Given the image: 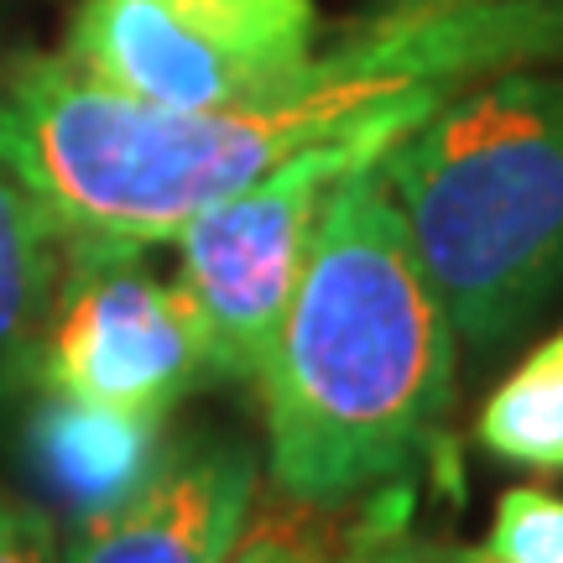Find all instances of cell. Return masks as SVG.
<instances>
[{
	"instance_id": "cell-1",
	"label": "cell",
	"mask_w": 563,
	"mask_h": 563,
	"mask_svg": "<svg viewBox=\"0 0 563 563\" xmlns=\"http://www.w3.org/2000/svg\"><path fill=\"white\" fill-rule=\"evenodd\" d=\"M543 58H563V0L350 21L302 89L235 110H167L104 89L63 53H16L0 63V141L68 262H110L173 245L199 209L298 152Z\"/></svg>"
},
{
	"instance_id": "cell-2",
	"label": "cell",
	"mask_w": 563,
	"mask_h": 563,
	"mask_svg": "<svg viewBox=\"0 0 563 563\" xmlns=\"http://www.w3.org/2000/svg\"><path fill=\"white\" fill-rule=\"evenodd\" d=\"M454 323L376 162L329 194L256 371L266 475L302 506H355L407 485L443 449Z\"/></svg>"
},
{
	"instance_id": "cell-3",
	"label": "cell",
	"mask_w": 563,
	"mask_h": 563,
	"mask_svg": "<svg viewBox=\"0 0 563 563\" xmlns=\"http://www.w3.org/2000/svg\"><path fill=\"white\" fill-rule=\"evenodd\" d=\"M376 173L470 350L511 344L563 292V74L464 84Z\"/></svg>"
},
{
	"instance_id": "cell-4",
	"label": "cell",
	"mask_w": 563,
	"mask_h": 563,
	"mask_svg": "<svg viewBox=\"0 0 563 563\" xmlns=\"http://www.w3.org/2000/svg\"><path fill=\"white\" fill-rule=\"evenodd\" d=\"M433 110H397L340 141L298 152L256 183L199 209L173 235L178 287L199 313L214 382H256L266 350L277 340L282 313H287V298L298 287V272L308 262L329 194L355 167L382 157L418 121H428Z\"/></svg>"
},
{
	"instance_id": "cell-5",
	"label": "cell",
	"mask_w": 563,
	"mask_h": 563,
	"mask_svg": "<svg viewBox=\"0 0 563 563\" xmlns=\"http://www.w3.org/2000/svg\"><path fill=\"white\" fill-rule=\"evenodd\" d=\"M319 0H79L63 58L167 110L282 100L319 63Z\"/></svg>"
},
{
	"instance_id": "cell-6",
	"label": "cell",
	"mask_w": 563,
	"mask_h": 563,
	"mask_svg": "<svg viewBox=\"0 0 563 563\" xmlns=\"http://www.w3.org/2000/svg\"><path fill=\"white\" fill-rule=\"evenodd\" d=\"M203 382H214L209 344L178 282L152 277L136 256L68 262L32 391L167 418Z\"/></svg>"
},
{
	"instance_id": "cell-7",
	"label": "cell",
	"mask_w": 563,
	"mask_h": 563,
	"mask_svg": "<svg viewBox=\"0 0 563 563\" xmlns=\"http://www.w3.org/2000/svg\"><path fill=\"white\" fill-rule=\"evenodd\" d=\"M262 460L224 433H188L121 501L74 522L63 563H224L256 517Z\"/></svg>"
},
{
	"instance_id": "cell-8",
	"label": "cell",
	"mask_w": 563,
	"mask_h": 563,
	"mask_svg": "<svg viewBox=\"0 0 563 563\" xmlns=\"http://www.w3.org/2000/svg\"><path fill=\"white\" fill-rule=\"evenodd\" d=\"M162 422L141 412H110V407H84L68 397L37 391L32 412V464L42 485L58 496L74 522L95 517L110 501L157 464L162 454Z\"/></svg>"
},
{
	"instance_id": "cell-9",
	"label": "cell",
	"mask_w": 563,
	"mask_h": 563,
	"mask_svg": "<svg viewBox=\"0 0 563 563\" xmlns=\"http://www.w3.org/2000/svg\"><path fill=\"white\" fill-rule=\"evenodd\" d=\"M68 251L0 141V407L32 391Z\"/></svg>"
},
{
	"instance_id": "cell-10",
	"label": "cell",
	"mask_w": 563,
	"mask_h": 563,
	"mask_svg": "<svg viewBox=\"0 0 563 563\" xmlns=\"http://www.w3.org/2000/svg\"><path fill=\"white\" fill-rule=\"evenodd\" d=\"M407 543V485L355 506H302L277 496L251 517L224 563H391Z\"/></svg>"
},
{
	"instance_id": "cell-11",
	"label": "cell",
	"mask_w": 563,
	"mask_h": 563,
	"mask_svg": "<svg viewBox=\"0 0 563 563\" xmlns=\"http://www.w3.org/2000/svg\"><path fill=\"white\" fill-rule=\"evenodd\" d=\"M475 439L490 460L563 475V323L485 397Z\"/></svg>"
},
{
	"instance_id": "cell-12",
	"label": "cell",
	"mask_w": 563,
	"mask_h": 563,
	"mask_svg": "<svg viewBox=\"0 0 563 563\" xmlns=\"http://www.w3.org/2000/svg\"><path fill=\"white\" fill-rule=\"evenodd\" d=\"M481 548L496 563H563V496L543 485H511L490 511Z\"/></svg>"
},
{
	"instance_id": "cell-13",
	"label": "cell",
	"mask_w": 563,
	"mask_h": 563,
	"mask_svg": "<svg viewBox=\"0 0 563 563\" xmlns=\"http://www.w3.org/2000/svg\"><path fill=\"white\" fill-rule=\"evenodd\" d=\"M0 563H63L58 522L5 485H0Z\"/></svg>"
},
{
	"instance_id": "cell-14",
	"label": "cell",
	"mask_w": 563,
	"mask_h": 563,
	"mask_svg": "<svg viewBox=\"0 0 563 563\" xmlns=\"http://www.w3.org/2000/svg\"><path fill=\"white\" fill-rule=\"evenodd\" d=\"M464 5H490V0H365L355 21H418L439 11H464Z\"/></svg>"
},
{
	"instance_id": "cell-15",
	"label": "cell",
	"mask_w": 563,
	"mask_h": 563,
	"mask_svg": "<svg viewBox=\"0 0 563 563\" xmlns=\"http://www.w3.org/2000/svg\"><path fill=\"white\" fill-rule=\"evenodd\" d=\"M391 563H496L485 548H422L407 538L397 553H391Z\"/></svg>"
}]
</instances>
